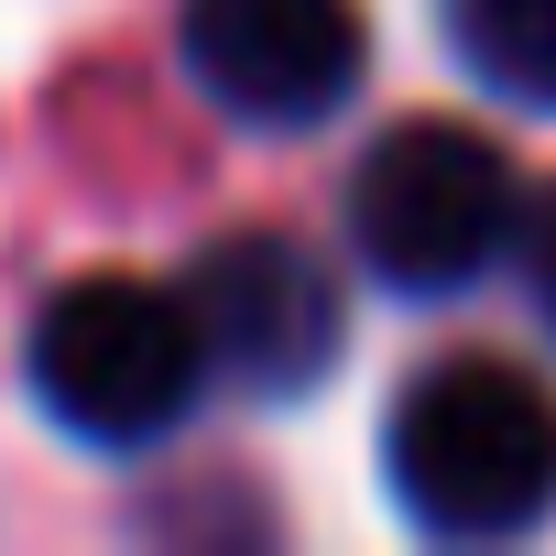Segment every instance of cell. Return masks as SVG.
<instances>
[{"label":"cell","instance_id":"cell-1","mask_svg":"<svg viewBox=\"0 0 556 556\" xmlns=\"http://www.w3.org/2000/svg\"><path fill=\"white\" fill-rule=\"evenodd\" d=\"M382 469H393V502L447 545L523 534L556 502V404L534 371L491 350L426 361L382 415Z\"/></svg>","mask_w":556,"mask_h":556},{"label":"cell","instance_id":"cell-2","mask_svg":"<svg viewBox=\"0 0 556 556\" xmlns=\"http://www.w3.org/2000/svg\"><path fill=\"white\" fill-rule=\"evenodd\" d=\"M34 404L77 437V447H164L197 393L218 382L207 328L186 306V285H142V273H77L45 295L34 339H23Z\"/></svg>","mask_w":556,"mask_h":556},{"label":"cell","instance_id":"cell-3","mask_svg":"<svg viewBox=\"0 0 556 556\" xmlns=\"http://www.w3.org/2000/svg\"><path fill=\"white\" fill-rule=\"evenodd\" d=\"M350 240L393 295H469L502 251H523V186L469 121H393L350 175Z\"/></svg>","mask_w":556,"mask_h":556},{"label":"cell","instance_id":"cell-4","mask_svg":"<svg viewBox=\"0 0 556 556\" xmlns=\"http://www.w3.org/2000/svg\"><path fill=\"white\" fill-rule=\"evenodd\" d=\"M186 306L207 328V361L218 382L262 393V404H295L328 382L350 317H339V285H328V262L285 229H229L186 262Z\"/></svg>","mask_w":556,"mask_h":556},{"label":"cell","instance_id":"cell-5","mask_svg":"<svg viewBox=\"0 0 556 556\" xmlns=\"http://www.w3.org/2000/svg\"><path fill=\"white\" fill-rule=\"evenodd\" d=\"M186 77L251 131H317L361 88V0H186Z\"/></svg>","mask_w":556,"mask_h":556},{"label":"cell","instance_id":"cell-6","mask_svg":"<svg viewBox=\"0 0 556 556\" xmlns=\"http://www.w3.org/2000/svg\"><path fill=\"white\" fill-rule=\"evenodd\" d=\"M447 45L491 99L556 110V0H447Z\"/></svg>","mask_w":556,"mask_h":556},{"label":"cell","instance_id":"cell-7","mask_svg":"<svg viewBox=\"0 0 556 556\" xmlns=\"http://www.w3.org/2000/svg\"><path fill=\"white\" fill-rule=\"evenodd\" d=\"M523 285H534V306L556 317V186H545V207H523Z\"/></svg>","mask_w":556,"mask_h":556}]
</instances>
